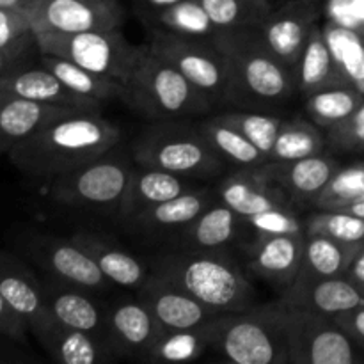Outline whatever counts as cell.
I'll use <instances>...</instances> for the list:
<instances>
[{
	"label": "cell",
	"mask_w": 364,
	"mask_h": 364,
	"mask_svg": "<svg viewBox=\"0 0 364 364\" xmlns=\"http://www.w3.org/2000/svg\"><path fill=\"white\" fill-rule=\"evenodd\" d=\"M297 91L309 96L329 87L340 85H358L350 75L336 63L329 41L318 25L311 28L308 43L304 46L297 71H295Z\"/></svg>",
	"instance_id": "27"
},
{
	"label": "cell",
	"mask_w": 364,
	"mask_h": 364,
	"mask_svg": "<svg viewBox=\"0 0 364 364\" xmlns=\"http://www.w3.org/2000/svg\"><path fill=\"white\" fill-rule=\"evenodd\" d=\"M269 173L294 203H313L329 183L340 164L323 153L288 162H267Z\"/></svg>",
	"instance_id": "28"
},
{
	"label": "cell",
	"mask_w": 364,
	"mask_h": 364,
	"mask_svg": "<svg viewBox=\"0 0 364 364\" xmlns=\"http://www.w3.org/2000/svg\"><path fill=\"white\" fill-rule=\"evenodd\" d=\"M41 66L52 71L68 89L85 98L96 100L100 103L124 98V84L103 75L92 73L71 60L60 59L55 55L41 53Z\"/></svg>",
	"instance_id": "32"
},
{
	"label": "cell",
	"mask_w": 364,
	"mask_h": 364,
	"mask_svg": "<svg viewBox=\"0 0 364 364\" xmlns=\"http://www.w3.org/2000/svg\"><path fill=\"white\" fill-rule=\"evenodd\" d=\"M340 212H348V213H352V215L363 217V219H364V198L358 199V201H354V203H350V205L343 206V208H340Z\"/></svg>",
	"instance_id": "50"
},
{
	"label": "cell",
	"mask_w": 364,
	"mask_h": 364,
	"mask_svg": "<svg viewBox=\"0 0 364 364\" xmlns=\"http://www.w3.org/2000/svg\"><path fill=\"white\" fill-rule=\"evenodd\" d=\"M213 117L240 132L267 156V162H269L277 134L284 123L281 117L265 112H255V110H230V112H220Z\"/></svg>",
	"instance_id": "38"
},
{
	"label": "cell",
	"mask_w": 364,
	"mask_h": 364,
	"mask_svg": "<svg viewBox=\"0 0 364 364\" xmlns=\"http://www.w3.org/2000/svg\"><path fill=\"white\" fill-rule=\"evenodd\" d=\"M343 276L364 294V245L359 249L358 255L354 256V259L350 262V265H348L347 272Z\"/></svg>",
	"instance_id": "46"
},
{
	"label": "cell",
	"mask_w": 364,
	"mask_h": 364,
	"mask_svg": "<svg viewBox=\"0 0 364 364\" xmlns=\"http://www.w3.org/2000/svg\"><path fill=\"white\" fill-rule=\"evenodd\" d=\"M137 299L151 311L162 331L188 329L223 315L215 309L206 308L178 288L156 279L151 274L137 288Z\"/></svg>",
	"instance_id": "19"
},
{
	"label": "cell",
	"mask_w": 364,
	"mask_h": 364,
	"mask_svg": "<svg viewBox=\"0 0 364 364\" xmlns=\"http://www.w3.org/2000/svg\"><path fill=\"white\" fill-rule=\"evenodd\" d=\"M134 2L139 9L148 11V13H151L153 16H155L159 11L166 9V7L173 6V4L180 2V0H134Z\"/></svg>",
	"instance_id": "48"
},
{
	"label": "cell",
	"mask_w": 364,
	"mask_h": 364,
	"mask_svg": "<svg viewBox=\"0 0 364 364\" xmlns=\"http://www.w3.org/2000/svg\"><path fill=\"white\" fill-rule=\"evenodd\" d=\"M28 323L7 304L6 299L0 294V334L16 341H25Z\"/></svg>",
	"instance_id": "44"
},
{
	"label": "cell",
	"mask_w": 364,
	"mask_h": 364,
	"mask_svg": "<svg viewBox=\"0 0 364 364\" xmlns=\"http://www.w3.org/2000/svg\"><path fill=\"white\" fill-rule=\"evenodd\" d=\"M0 92L32 102L50 103V105L66 107L78 112H102L103 103L85 98L68 89L52 71L43 68H27V70L11 71L0 77Z\"/></svg>",
	"instance_id": "20"
},
{
	"label": "cell",
	"mask_w": 364,
	"mask_h": 364,
	"mask_svg": "<svg viewBox=\"0 0 364 364\" xmlns=\"http://www.w3.org/2000/svg\"><path fill=\"white\" fill-rule=\"evenodd\" d=\"M34 38L39 53L71 60L92 73L114 78L123 84L128 82L135 63L146 48L132 45L123 34V28L77 34L39 32L34 34Z\"/></svg>",
	"instance_id": "7"
},
{
	"label": "cell",
	"mask_w": 364,
	"mask_h": 364,
	"mask_svg": "<svg viewBox=\"0 0 364 364\" xmlns=\"http://www.w3.org/2000/svg\"><path fill=\"white\" fill-rule=\"evenodd\" d=\"M28 45H36L28 14L0 7V50L27 52Z\"/></svg>",
	"instance_id": "41"
},
{
	"label": "cell",
	"mask_w": 364,
	"mask_h": 364,
	"mask_svg": "<svg viewBox=\"0 0 364 364\" xmlns=\"http://www.w3.org/2000/svg\"><path fill=\"white\" fill-rule=\"evenodd\" d=\"M25 252L50 277H55L68 284L84 288L92 294L105 291L112 287V283L92 262L91 256L82 251L70 238L60 240L45 235H32L25 242Z\"/></svg>",
	"instance_id": "12"
},
{
	"label": "cell",
	"mask_w": 364,
	"mask_h": 364,
	"mask_svg": "<svg viewBox=\"0 0 364 364\" xmlns=\"http://www.w3.org/2000/svg\"><path fill=\"white\" fill-rule=\"evenodd\" d=\"M36 0H0V7H6V9H16L23 11L28 14L31 7L34 6Z\"/></svg>",
	"instance_id": "49"
},
{
	"label": "cell",
	"mask_w": 364,
	"mask_h": 364,
	"mask_svg": "<svg viewBox=\"0 0 364 364\" xmlns=\"http://www.w3.org/2000/svg\"><path fill=\"white\" fill-rule=\"evenodd\" d=\"M124 16L121 0H36L28 11L34 34L116 31L123 28Z\"/></svg>",
	"instance_id": "11"
},
{
	"label": "cell",
	"mask_w": 364,
	"mask_h": 364,
	"mask_svg": "<svg viewBox=\"0 0 364 364\" xmlns=\"http://www.w3.org/2000/svg\"><path fill=\"white\" fill-rule=\"evenodd\" d=\"M213 43L230 68L235 105L281 103L297 89L294 73L270 52L259 31H220Z\"/></svg>",
	"instance_id": "3"
},
{
	"label": "cell",
	"mask_w": 364,
	"mask_h": 364,
	"mask_svg": "<svg viewBox=\"0 0 364 364\" xmlns=\"http://www.w3.org/2000/svg\"><path fill=\"white\" fill-rule=\"evenodd\" d=\"M109 340L117 358L148 361L160 329L159 322L139 299L119 301L105 308Z\"/></svg>",
	"instance_id": "16"
},
{
	"label": "cell",
	"mask_w": 364,
	"mask_h": 364,
	"mask_svg": "<svg viewBox=\"0 0 364 364\" xmlns=\"http://www.w3.org/2000/svg\"><path fill=\"white\" fill-rule=\"evenodd\" d=\"M288 308L308 309L326 316L364 306V294L345 276L323 279H295L279 299Z\"/></svg>",
	"instance_id": "21"
},
{
	"label": "cell",
	"mask_w": 364,
	"mask_h": 364,
	"mask_svg": "<svg viewBox=\"0 0 364 364\" xmlns=\"http://www.w3.org/2000/svg\"><path fill=\"white\" fill-rule=\"evenodd\" d=\"M306 235H256L249 245V265L272 284L288 288L297 277Z\"/></svg>",
	"instance_id": "23"
},
{
	"label": "cell",
	"mask_w": 364,
	"mask_h": 364,
	"mask_svg": "<svg viewBox=\"0 0 364 364\" xmlns=\"http://www.w3.org/2000/svg\"><path fill=\"white\" fill-rule=\"evenodd\" d=\"M149 50L173 64L213 107L235 105V85L223 52L210 39L185 38L166 28H156Z\"/></svg>",
	"instance_id": "8"
},
{
	"label": "cell",
	"mask_w": 364,
	"mask_h": 364,
	"mask_svg": "<svg viewBox=\"0 0 364 364\" xmlns=\"http://www.w3.org/2000/svg\"><path fill=\"white\" fill-rule=\"evenodd\" d=\"M121 128L102 112H75L52 121L14 146L7 156L23 174L53 180L114 151Z\"/></svg>",
	"instance_id": "1"
},
{
	"label": "cell",
	"mask_w": 364,
	"mask_h": 364,
	"mask_svg": "<svg viewBox=\"0 0 364 364\" xmlns=\"http://www.w3.org/2000/svg\"><path fill=\"white\" fill-rule=\"evenodd\" d=\"M155 20L160 28L174 32V34L185 36V38L213 39L220 32L215 27L212 18L205 11V7L198 0H180L166 9L155 14Z\"/></svg>",
	"instance_id": "37"
},
{
	"label": "cell",
	"mask_w": 364,
	"mask_h": 364,
	"mask_svg": "<svg viewBox=\"0 0 364 364\" xmlns=\"http://www.w3.org/2000/svg\"><path fill=\"white\" fill-rule=\"evenodd\" d=\"M217 196L233 212L247 217L272 208H294V201L269 173L267 166L237 167V171L223 178Z\"/></svg>",
	"instance_id": "13"
},
{
	"label": "cell",
	"mask_w": 364,
	"mask_h": 364,
	"mask_svg": "<svg viewBox=\"0 0 364 364\" xmlns=\"http://www.w3.org/2000/svg\"><path fill=\"white\" fill-rule=\"evenodd\" d=\"M288 364H359L363 350L333 316L288 308L284 316Z\"/></svg>",
	"instance_id": "10"
},
{
	"label": "cell",
	"mask_w": 364,
	"mask_h": 364,
	"mask_svg": "<svg viewBox=\"0 0 364 364\" xmlns=\"http://www.w3.org/2000/svg\"><path fill=\"white\" fill-rule=\"evenodd\" d=\"M196 187H199L198 180L135 164L116 215L121 223L128 224L151 206L169 201Z\"/></svg>",
	"instance_id": "18"
},
{
	"label": "cell",
	"mask_w": 364,
	"mask_h": 364,
	"mask_svg": "<svg viewBox=\"0 0 364 364\" xmlns=\"http://www.w3.org/2000/svg\"><path fill=\"white\" fill-rule=\"evenodd\" d=\"M364 102V91L359 85H340L309 95L306 100V112L320 128L336 127L347 119Z\"/></svg>",
	"instance_id": "35"
},
{
	"label": "cell",
	"mask_w": 364,
	"mask_h": 364,
	"mask_svg": "<svg viewBox=\"0 0 364 364\" xmlns=\"http://www.w3.org/2000/svg\"><path fill=\"white\" fill-rule=\"evenodd\" d=\"M284 316L281 301L228 313L215 350L237 364H288Z\"/></svg>",
	"instance_id": "6"
},
{
	"label": "cell",
	"mask_w": 364,
	"mask_h": 364,
	"mask_svg": "<svg viewBox=\"0 0 364 364\" xmlns=\"http://www.w3.org/2000/svg\"><path fill=\"white\" fill-rule=\"evenodd\" d=\"M306 235H322L343 244L364 245V219L340 210H316L304 219Z\"/></svg>",
	"instance_id": "40"
},
{
	"label": "cell",
	"mask_w": 364,
	"mask_h": 364,
	"mask_svg": "<svg viewBox=\"0 0 364 364\" xmlns=\"http://www.w3.org/2000/svg\"><path fill=\"white\" fill-rule=\"evenodd\" d=\"M255 235H306L304 220L297 217L294 208H272L245 219Z\"/></svg>",
	"instance_id": "42"
},
{
	"label": "cell",
	"mask_w": 364,
	"mask_h": 364,
	"mask_svg": "<svg viewBox=\"0 0 364 364\" xmlns=\"http://www.w3.org/2000/svg\"><path fill=\"white\" fill-rule=\"evenodd\" d=\"M228 313L188 329L162 331L149 354L148 363H188L215 348Z\"/></svg>",
	"instance_id": "30"
},
{
	"label": "cell",
	"mask_w": 364,
	"mask_h": 364,
	"mask_svg": "<svg viewBox=\"0 0 364 364\" xmlns=\"http://www.w3.org/2000/svg\"><path fill=\"white\" fill-rule=\"evenodd\" d=\"M364 198V162L340 167L315 201L316 210H340Z\"/></svg>",
	"instance_id": "39"
},
{
	"label": "cell",
	"mask_w": 364,
	"mask_h": 364,
	"mask_svg": "<svg viewBox=\"0 0 364 364\" xmlns=\"http://www.w3.org/2000/svg\"><path fill=\"white\" fill-rule=\"evenodd\" d=\"M149 274L219 313L245 311L256 301L251 281L223 252H164Z\"/></svg>",
	"instance_id": "2"
},
{
	"label": "cell",
	"mask_w": 364,
	"mask_h": 364,
	"mask_svg": "<svg viewBox=\"0 0 364 364\" xmlns=\"http://www.w3.org/2000/svg\"><path fill=\"white\" fill-rule=\"evenodd\" d=\"M244 228H247L244 217L217 199L174 235V247L185 252H223L240 237Z\"/></svg>",
	"instance_id": "22"
},
{
	"label": "cell",
	"mask_w": 364,
	"mask_h": 364,
	"mask_svg": "<svg viewBox=\"0 0 364 364\" xmlns=\"http://www.w3.org/2000/svg\"><path fill=\"white\" fill-rule=\"evenodd\" d=\"M134 166L110 151L87 166L50 180V199L68 208L116 213Z\"/></svg>",
	"instance_id": "9"
},
{
	"label": "cell",
	"mask_w": 364,
	"mask_h": 364,
	"mask_svg": "<svg viewBox=\"0 0 364 364\" xmlns=\"http://www.w3.org/2000/svg\"><path fill=\"white\" fill-rule=\"evenodd\" d=\"M25 52H13V50H0V77L18 70V60Z\"/></svg>",
	"instance_id": "47"
},
{
	"label": "cell",
	"mask_w": 364,
	"mask_h": 364,
	"mask_svg": "<svg viewBox=\"0 0 364 364\" xmlns=\"http://www.w3.org/2000/svg\"><path fill=\"white\" fill-rule=\"evenodd\" d=\"M361 89L364 91V78H363V84H361Z\"/></svg>",
	"instance_id": "51"
},
{
	"label": "cell",
	"mask_w": 364,
	"mask_h": 364,
	"mask_svg": "<svg viewBox=\"0 0 364 364\" xmlns=\"http://www.w3.org/2000/svg\"><path fill=\"white\" fill-rule=\"evenodd\" d=\"M38 341L46 354L63 364H100L116 361L117 354L98 338L73 329L59 320H53L45 331L38 334Z\"/></svg>",
	"instance_id": "29"
},
{
	"label": "cell",
	"mask_w": 364,
	"mask_h": 364,
	"mask_svg": "<svg viewBox=\"0 0 364 364\" xmlns=\"http://www.w3.org/2000/svg\"><path fill=\"white\" fill-rule=\"evenodd\" d=\"M41 283L46 304L60 323L84 331V333L98 338L112 348L109 340V331H107L105 308L96 304L95 299L89 295L91 291L50 276L46 279H41Z\"/></svg>",
	"instance_id": "17"
},
{
	"label": "cell",
	"mask_w": 364,
	"mask_h": 364,
	"mask_svg": "<svg viewBox=\"0 0 364 364\" xmlns=\"http://www.w3.org/2000/svg\"><path fill=\"white\" fill-rule=\"evenodd\" d=\"M75 112L78 110L0 92V155H7L39 128Z\"/></svg>",
	"instance_id": "25"
},
{
	"label": "cell",
	"mask_w": 364,
	"mask_h": 364,
	"mask_svg": "<svg viewBox=\"0 0 364 364\" xmlns=\"http://www.w3.org/2000/svg\"><path fill=\"white\" fill-rule=\"evenodd\" d=\"M315 25L316 9L311 0H290L284 6L272 9L263 21L259 34L270 52L295 77L299 60Z\"/></svg>",
	"instance_id": "14"
},
{
	"label": "cell",
	"mask_w": 364,
	"mask_h": 364,
	"mask_svg": "<svg viewBox=\"0 0 364 364\" xmlns=\"http://www.w3.org/2000/svg\"><path fill=\"white\" fill-rule=\"evenodd\" d=\"M123 100L151 121H183L213 109L199 89L148 45L124 84Z\"/></svg>",
	"instance_id": "4"
},
{
	"label": "cell",
	"mask_w": 364,
	"mask_h": 364,
	"mask_svg": "<svg viewBox=\"0 0 364 364\" xmlns=\"http://www.w3.org/2000/svg\"><path fill=\"white\" fill-rule=\"evenodd\" d=\"M326 144V135L316 124L302 119L284 121L270 151L269 162H288L320 155Z\"/></svg>",
	"instance_id": "36"
},
{
	"label": "cell",
	"mask_w": 364,
	"mask_h": 364,
	"mask_svg": "<svg viewBox=\"0 0 364 364\" xmlns=\"http://www.w3.org/2000/svg\"><path fill=\"white\" fill-rule=\"evenodd\" d=\"M198 127L210 146L219 153V156L228 166L258 167L267 164V156L251 141H247L235 128L224 124L223 121L208 117L201 121Z\"/></svg>",
	"instance_id": "33"
},
{
	"label": "cell",
	"mask_w": 364,
	"mask_h": 364,
	"mask_svg": "<svg viewBox=\"0 0 364 364\" xmlns=\"http://www.w3.org/2000/svg\"><path fill=\"white\" fill-rule=\"evenodd\" d=\"M134 164L192 180H212L228 164L210 146L198 124L183 121H155L135 139Z\"/></svg>",
	"instance_id": "5"
},
{
	"label": "cell",
	"mask_w": 364,
	"mask_h": 364,
	"mask_svg": "<svg viewBox=\"0 0 364 364\" xmlns=\"http://www.w3.org/2000/svg\"><path fill=\"white\" fill-rule=\"evenodd\" d=\"M0 294L7 304L28 323V329L38 336L55 316L46 304L43 283L18 256L0 249Z\"/></svg>",
	"instance_id": "15"
},
{
	"label": "cell",
	"mask_w": 364,
	"mask_h": 364,
	"mask_svg": "<svg viewBox=\"0 0 364 364\" xmlns=\"http://www.w3.org/2000/svg\"><path fill=\"white\" fill-rule=\"evenodd\" d=\"M363 245L343 244L322 235H306L301 270L295 279H323L347 272Z\"/></svg>",
	"instance_id": "31"
},
{
	"label": "cell",
	"mask_w": 364,
	"mask_h": 364,
	"mask_svg": "<svg viewBox=\"0 0 364 364\" xmlns=\"http://www.w3.org/2000/svg\"><path fill=\"white\" fill-rule=\"evenodd\" d=\"M333 318L364 352V306L350 309V311L340 313V315H334Z\"/></svg>",
	"instance_id": "45"
},
{
	"label": "cell",
	"mask_w": 364,
	"mask_h": 364,
	"mask_svg": "<svg viewBox=\"0 0 364 364\" xmlns=\"http://www.w3.org/2000/svg\"><path fill=\"white\" fill-rule=\"evenodd\" d=\"M220 31H259L272 13L270 0H198Z\"/></svg>",
	"instance_id": "34"
},
{
	"label": "cell",
	"mask_w": 364,
	"mask_h": 364,
	"mask_svg": "<svg viewBox=\"0 0 364 364\" xmlns=\"http://www.w3.org/2000/svg\"><path fill=\"white\" fill-rule=\"evenodd\" d=\"M70 240L87 252L103 276L116 287L139 288L149 276V265L135 258L128 249L91 231H78Z\"/></svg>",
	"instance_id": "26"
},
{
	"label": "cell",
	"mask_w": 364,
	"mask_h": 364,
	"mask_svg": "<svg viewBox=\"0 0 364 364\" xmlns=\"http://www.w3.org/2000/svg\"><path fill=\"white\" fill-rule=\"evenodd\" d=\"M326 139L336 151L364 153V102L347 119L326 130Z\"/></svg>",
	"instance_id": "43"
},
{
	"label": "cell",
	"mask_w": 364,
	"mask_h": 364,
	"mask_svg": "<svg viewBox=\"0 0 364 364\" xmlns=\"http://www.w3.org/2000/svg\"><path fill=\"white\" fill-rule=\"evenodd\" d=\"M219 199L217 188L210 187H196L185 194L164 201L160 205L151 206L141 215L132 219L124 226H130L132 230L141 235H176L185 226L192 223L199 213L205 212L212 203Z\"/></svg>",
	"instance_id": "24"
}]
</instances>
